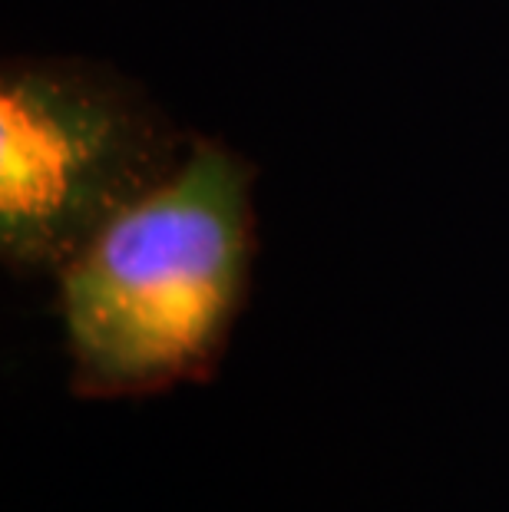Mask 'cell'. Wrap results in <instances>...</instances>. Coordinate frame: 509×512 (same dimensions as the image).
<instances>
[{
  "mask_svg": "<svg viewBox=\"0 0 509 512\" xmlns=\"http://www.w3.org/2000/svg\"><path fill=\"white\" fill-rule=\"evenodd\" d=\"M179 139L123 76L80 60L0 70V258L17 275L67 261L176 169Z\"/></svg>",
  "mask_w": 509,
  "mask_h": 512,
  "instance_id": "cell-2",
  "label": "cell"
},
{
  "mask_svg": "<svg viewBox=\"0 0 509 512\" xmlns=\"http://www.w3.org/2000/svg\"><path fill=\"white\" fill-rule=\"evenodd\" d=\"M255 258L252 169L192 136L176 169L57 275L73 394L153 397L219 367Z\"/></svg>",
  "mask_w": 509,
  "mask_h": 512,
  "instance_id": "cell-1",
  "label": "cell"
}]
</instances>
